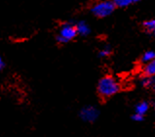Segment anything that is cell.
Returning a JSON list of instances; mask_svg holds the SVG:
<instances>
[{
    "instance_id": "7a4b0ae2",
    "label": "cell",
    "mask_w": 155,
    "mask_h": 137,
    "mask_svg": "<svg viewBox=\"0 0 155 137\" xmlns=\"http://www.w3.org/2000/svg\"><path fill=\"white\" fill-rule=\"evenodd\" d=\"M115 5L111 1H101L94 5L92 8V12L95 16L99 18H104L107 17L110 14H112L114 11Z\"/></svg>"
},
{
    "instance_id": "8fae6325",
    "label": "cell",
    "mask_w": 155,
    "mask_h": 137,
    "mask_svg": "<svg viewBox=\"0 0 155 137\" xmlns=\"http://www.w3.org/2000/svg\"><path fill=\"white\" fill-rule=\"evenodd\" d=\"M151 79H152L151 77L145 76L143 79H141V84H143L144 87H149V86H151Z\"/></svg>"
},
{
    "instance_id": "30bf717a",
    "label": "cell",
    "mask_w": 155,
    "mask_h": 137,
    "mask_svg": "<svg viewBox=\"0 0 155 137\" xmlns=\"http://www.w3.org/2000/svg\"><path fill=\"white\" fill-rule=\"evenodd\" d=\"M155 58V52L154 51H147L144 53V54L143 55V58H141V61L143 62V63H148V62H150L151 60H153Z\"/></svg>"
},
{
    "instance_id": "7c38bea8",
    "label": "cell",
    "mask_w": 155,
    "mask_h": 137,
    "mask_svg": "<svg viewBox=\"0 0 155 137\" xmlns=\"http://www.w3.org/2000/svg\"><path fill=\"white\" fill-rule=\"evenodd\" d=\"M110 52H111V50H110L109 47H104L100 51V56L101 57H106L110 54Z\"/></svg>"
},
{
    "instance_id": "ba28073f",
    "label": "cell",
    "mask_w": 155,
    "mask_h": 137,
    "mask_svg": "<svg viewBox=\"0 0 155 137\" xmlns=\"http://www.w3.org/2000/svg\"><path fill=\"white\" fill-rule=\"evenodd\" d=\"M143 26H144V29H147L149 33L155 35V19L148 20L147 22H144Z\"/></svg>"
},
{
    "instance_id": "3957f363",
    "label": "cell",
    "mask_w": 155,
    "mask_h": 137,
    "mask_svg": "<svg viewBox=\"0 0 155 137\" xmlns=\"http://www.w3.org/2000/svg\"><path fill=\"white\" fill-rule=\"evenodd\" d=\"M77 32L75 26L72 24H64L60 29L59 35H58V41L60 42H68L76 36Z\"/></svg>"
},
{
    "instance_id": "5bb4252c",
    "label": "cell",
    "mask_w": 155,
    "mask_h": 137,
    "mask_svg": "<svg viewBox=\"0 0 155 137\" xmlns=\"http://www.w3.org/2000/svg\"><path fill=\"white\" fill-rule=\"evenodd\" d=\"M152 79H151V87L153 88V90L155 91V76L154 77H151Z\"/></svg>"
},
{
    "instance_id": "4fadbf2b",
    "label": "cell",
    "mask_w": 155,
    "mask_h": 137,
    "mask_svg": "<svg viewBox=\"0 0 155 137\" xmlns=\"http://www.w3.org/2000/svg\"><path fill=\"white\" fill-rule=\"evenodd\" d=\"M132 118L134 120L135 122H141L143 120V115H140V114H138V113H136L134 116L132 117Z\"/></svg>"
},
{
    "instance_id": "6da1fadb",
    "label": "cell",
    "mask_w": 155,
    "mask_h": 137,
    "mask_svg": "<svg viewBox=\"0 0 155 137\" xmlns=\"http://www.w3.org/2000/svg\"><path fill=\"white\" fill-rule=\"evenodd\" d=\"M120 89L119 82L114 77L106 76L99 81L98 91L103 97H110L116 94Z\"/></svg>"
},
{
    "instance_id": "9c48e42d",
    "label": "cell",
    "mask_w": 155,
    "mask_h": 137,
    "mask_svg": "<svg viewBox=\"0 0 155 137\" xmlns=\"http://www.w3.org/2000/svg\"><path fill=\"white\" fill-rule=\"evenodd\" d=\"M148 108H149V106L147 102H140L139 103L138 105H137V107H136V113H138L140 115H143L147 113L148 111Z\"/></svg>"
},
{
    "instance_id": "52a82bcc",
    "label": "cell",
    "mask_w": 155,
    "mask_h": 137,
    "mask_svg": "<svg viewBox=\"0 0 155 137\" xmlns=\"http://www.w3.org/2000/svg\"><path fill=\"white\" fill-rule=\"evenodd\" d=\"M140 0H114V5L118 7H128L131 4L139 2Z\"/></svg>"
},
{
    "instance_id": "5b68a950",
    "label": "cell",
    "mask_w": 155,
    "mask_h": 137,
    "mask_svg": "<svg viewBox=\"0 0 155 137\" xmlns=\"http://www.w3.org/2000/svg\"><path fill=\"white\" fill-rule=\"evenodd\" d=\"M75 28H76L77 34L85 36V35H88L90 33V28L85 22H78V23L75 25Z\"/></svg>"
},
{
    "instance_id": "8992f818",
    "label": "cell",
    "mask_w": 155,
    "mask_h": 137,
    "mask_svg": "<svg viewBox=\"0 0 155 137\" xmlns=\"http://www.w3.org/2000/svg\"><path fill=\"white\" fill-rule=\"evenodd\" d=\"M143 72H144L145 76H147V77H154L155 76V58L150 62H148V63L145 64Z\"/></svg>"
},
{
    "instance_id": "277c9868",
    "label": "cell",
    "mask_w": 155,
    "mask_h": 137,
    "mask_svg": "<svg viewBox=\"0 0 155 137\" xmlns=\"http://www.w3.org/2000/svg\"><path fill=\"white\" fill-rule=\"evenodd\" d=\"M100 115L99 110L94 106H86L81 109L79 116L84 122H93L98 118Z\"/></svg>"
},
{
    "instance_id": "9a60e30c",
    "label": "cell",
    "mask_w": 155,
    "mask_h": 137,
    "mask_svg": "<svg viewBox=\"0 0 155 137\" xmlns=\"http://www.w3.org/2000/svg\"><path fill=\"white\" fill-rule=\"evenodd\" d=\"M3 67H4V62H3V60H2L1 57H0V70H2Z\"/></svg>"
}]
</instances>
